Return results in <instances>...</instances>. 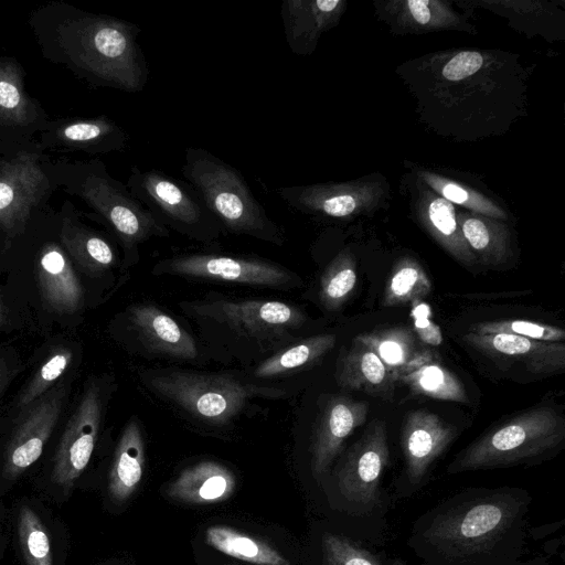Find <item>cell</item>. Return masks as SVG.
I'll list each match as a JSON object with an SVG mask.
<instances>
[{
    "label": "cell",
    "mask_w": 565,
    "mask_h": 565,
    "mask_svg": "<svg viewBox=\"0 0 565 565\" xmlns=\"http://www.w3.org/2000/svg\"><path fill=\"white\" fill-rule=\"evenodd\" d=\"M189 315L200 321L224 327L238 339L260 345V349H282L306 322L296 306L276 300L199 301L188 305Z\"/></svg>",
    "instance_id": "obj_7"
},
{
    "label": "cell",
    "mask_w": 565,
    "mask_h": 565,
    "mask_svg": "<svg viewBox=\"0 0 565 565\" xmlns=\"http://www.w3.org/2000/svg\"><path fill=\"white\" fill-rule=\"evenodd\" d=\"M149 386L192 416L224 424L254 397L277 396L279 390L244 383L217 373L172 371L150 376Z\"/></svg>",
    "instance_id": "obj_6"
},
{
    "label": "cell",
    "mask_w": 565,
    "mask_h": 565,
    "mask_svg": "<svg viewBox=\"0 0 565 565\" xmlns=\"http://www.w3.org/2000/svg\"><path fill=\"white\" fill-rule=\"evenodd\" d=\"M181 171L223 230L282 244L281 228L267 215L236 168L204 148L188 147Z\"/></svg>",
    "instance_id": "obj_4"
},
{
    "label": "cell",
    "mask_w": 565,
    "mask_h": 565,
    "mask_svg": "<svg viewBox=\"0 0 565 565\" xmlns=\"http://www.w3.org/2000/svg\"><path fill=\"white\" fill-rule=\"evenodd\" d=\"M127 132L111 118L99 115L49 121L38 143L42 151H83L89 154L122 151L128 143Z\"/></svg>",
    "instance_id": "obj_15"
},
{
    "label": "cell",
    "mask_w": 565,
    "mask_h": 565,
    "mask_svg": "<svg viewBox=\"0 0 565 565\" xmlns=\"http://www.w3.org/2000/svg\"><path fill=\"white\" fill-rule=\"evenodd\" d=\"M2 377H3V373H2V367H1V365H0V385H1V383H2Z\"/></svg>",
    "instance_id": "obj_43"
},
{
    "label": "cell",
    "mask_w": 565,
    "mask_h": 565,
    "mask_svg": "<svg viewBox=\"0 0 565 565\" xmlns=\"http://www.w3.org/2000/svg\"><path fill=\"white\" fill-rule=\"evenodd\" d=\"M24 70L14 57H0V153L11 158L41 150L38 139L49 117L25 88Z\"/></svg>",
    "instance_id": "obj_10"
},
{
    "label": "cell",
    "mask_w": 565,
    "mask_h": 565,
    "mask_svg": "<svg viewBox=\"0 0 565 565\" xmlns=\"http://www.w3.org/2000/svg\"><path fill=\"white\" fill-rule=\"evenodd\" d=\"M102 401L95 384L86 386L56 448L51 480L68 492L87 467L98 436Z\"/></svg>",
    "instance_id": "obj_14"
},
{
    "label": "cell",
    "mask_w": 565,
    "mask_h": 565,
    "mask_svg": "<svg viewBox=\"0 0 565 565\" xmlns=\"http://www.w3.org/2000/svg\"><path fill=\"white\" fill-rule=\"evenodd\" d=\"M156 273L193 278L280 288L291 285L292 275L285 267L256 257L221 254H189L160 262Z\"/></svg>",
    "instance_id": "obj_12"
},
{
    "label": "cell",
    "mask_w": 565,
    "mask_h": 565,
    "mask_svg": "<svg viewBox=\"0 0 565 565\" xmlns=\"http://www.w3.org/2000/svg\"><path fill=\"white\" fill-rule=\"evenodd\" d=\"M64 396V387H56L20 423L6 451L3 473L7 478H17L40 458L61 415Z\"/></svg>",
    "instance_id": "obj_16"
},
{
    "label": "cell",
    "mask_w": 565,
    "mask_h": 565,
    "mask_svg": "<svg viewBox=\"0 0 565 565\" xmlns=\"http://www.w3.org/2000/svg\"><path fill=\"white\" fill-rule=\"evenodd\" d=\"M72 360L73 352L68 348L52 351L22 392L19 407L29 406L42 396L65 373Z\"/></svg>",
    "instance_id": "obj_35"
},
{
    "label": "cell",
    "mask_w": 565,
    "mask_h": 565,
    "mask_svg": "<svg viewBox=\"0 0 565 565\" xmlns=\"http://www.w3.org/2000/svg\"><path fill=\"white\" fill-rule=\"evenodd\" d=\"M457 430L438 415L426 409L409 413L402 430L404 456L403 484L396 494L406 498L424 486L436 459L455 439Z\"/></svg>",
    "instance_id": "obj_13"
},
{
    "label": "cell",
    "mask_w": 565,
    "mask_h": 565,
    "mask_svg": "<svg viewBox=\"0 0 565 565\" xmlns=\"http://www.w3.org/2000/svg\"><path fill=\"white\" fill-rule=\"evenodd\" d=\"M356 284L354 258L349 253L339 254L326 268L320 280L319 297L328 310L339 309Z\"/></svg>",
    "instance_id": "obj_32"
},
{
    "label": "cell",
    "mask_w": 565,
    "mask_h": 565,
    "mask_svg": "<svg viewBox=\"0 0 565 565\" xmlns=\"http://www.w3.org/2000/svg\"><path fill=\"white\" fill-rule=\"evenodd\" d=\"M128 317L141 342L152 352L180 360L198 356L193 338L157 306L132 305Z\"/></svg>",
    "instance_id": "obj_20"
},
{
    "label": "cell",
    "mask_w": 565,
    "mask_h": 565,
    "mask_svg": "<svg viewBox=\"0 0 565 565\" xmlns=\"http://www.w3.org/2000/svg\"><path fill=\"white\" fill-rule=\"evenodd\" d=\"M471 332L509 333L544 342H564L565 340V331L558 327L521 319L482 322L472 327Z\"/></svg>",
    "instance_id": "obj_36"
},
{
    "label": "cell",
    "mask_w": 565,
    "mask_h": 565,
    "mask_svg": "<svg viewBox=\"0 0 565 565\" xmlns=\"http://www.w3.org/2000/svg\"><path fill=\"white\" fill-rule=\"evenodd\" d=\"M145 466V444L137 419L125 426L109 471L108 491L116 502H124L139 486Z\"/></svg>",
    "instance_id": "obj_25"
},
{
    "label": "cell",
    "mask_w": 565,
    "mask_h": 565,
    "mask_svg": "<svg viewBox=\"0 0 565 565\" xmlns=\"http://www.w3.org/2000/svg\"><path fill=\"white\" fill-rule=\"evenodd\" d=\"M337 380L345 390L362 391L385 399L393 396L396 382L375 352L355 338L341 359Z\"/></svg>",
    "instance_id": "obj_23"
},
{
    "label": "cell",
    "mask_w": 565,
    "mask_h": 565,
    "mask_svg": "<svg viewBox=\"0 0 565 565\" xmlns=\"http://www.w3.org/2000/svg\"><path fill=\"white\" fill-rule=\"evenodd\" d=\"M396 381L405 384L416 395L460 403L468 401L461 381L436 361L428 350H422Z\"/></svg>",
    "instance_id": "obj_26"
},
{
    "label": "cell",
    "mask_w": 565,
    "mask_h": 565,
    "mask_svg": "<svg viewBox=\"0 0 565 565\" xmlns=\"http://www.w3.org/2000/svg\"><path fill=\"white\" fill-rule=\"evenodd\" d=\"M55 188L42 150L0 157V232L7 243L24 234Z\"/></svg>",
    "instance_id": "obj_9"
},
{
    "label": "cell",
    "mask_w": 565,
    "mask_h": 565,
    "mask_svg": "<svg viewBox=\"0 0 565 565\" xmlns=\"http://www.w3.org/2000/svg\"><path fill=\"white\" fill-rule=\"evenodd\" d=\"M367 405L344 396L331 397L315 425L310 454L311 471L322 477L340 454L348 437L366 419Z\"/></svg>",
    "instance_id": "obj_17"
},
{
    "label": "cell",
    "mask_w": 565,
    "mask_h": 565,
    "mask_svg": "<svg viewBox=\"0 0 565 565\" xmlns=\"http://www.w3.org/2000/svg\"><path fill=\"white\" fill-rule=\"evenodd\" d=\"M29 25L46 60L93 87L125 93L145 88L149 67L138 24L54 1L35 9Z\"/></svg>",
    "instance_id": "obj_2"
},
{
    "label": "cell",
    "mask_w": 565,
    "mask_h": 565,
    "mask_svg": "<svg viewBox=\"0 0 565 565\" xmlns=\"http://www.w3.org/2000/svg\"><path fill=\"white\" fill-rule=\"evenodd\" d=\"M428 218L434 234L446 249L459 262L472 265L476 257L458 226L452 204L441 198L433 200L428 207Z\"/></svg>",
    "instance_id": "obj_31"
},
{
    "label": "cell",
    "mask_w": 565,
    "mask_h": 565,
    "mask_svg": "<svg viewBox=\"0 0 565 565\" xmlns=\"http://www.w3.org/2000/svg\"><path fill=\"white\" fill-rule=\"evenodd\" d=\"M127 186L166 227L199 239L214 238L223 230L185 180L157 169L141 170L134 166Z\"/></svg>",
    "instance_id": "obj_8"
},
{
    "label": "cell",
    "mask_w": 565,
    "mask_h": 565,
    "mask_svg": "<svg viewBox=\"0 0 565 565\" xmlns=\"http://www.w3.org/2000/svg\"><path fill=\"white\" fill-rule=\"evenodd\" d=\"M18 533L26 565H52L47 532L36 513L28 505L20 510Z\"/></svg>",
    "instance_id": "obj_33"
},
{
    "label": "cell",
    "mask_w": 565,
    "mask_h": 565,
    "mask_svg": "<svg viewBox=\"0 0 565 565\" xmlns=\"http://www.w3.org/2000/svg\"><path fill=\"white\" fill-rule=\"evenodd\" d=\"M35 269L43 303L60 315H72L83 305L82 284L61 244L45 242L38 250Z\"/></svg>",
    "instance_id": "obj_18"
},
{
    "label": "cell",
    "mask_w": 565,
    "mask_h": 565,
    "mask_svg": "<svg viewBox=\"0 0 565 565\" xmlns=\"http://www.w3.org/2000/svg\"><path fill=\"white\" fill-rule=\"evenodd\" d=\"M205 543L214 550L255 565H290L278 551L260 539L225 525L205 530Z\"/></svg>",
    "instance_id": "obj_27"
},
{
    "label": "cell",
    "mask_w": 565,
    "mask_h": 565,
    "mask_svg": "<svg viewBox=\"0 0 565 565\" xmlns=\"http://www.w3.org/2000/svg\"><path fill=\"white\" fill-rule=\"evenodd\" d=\"M531 503L516 487L467 488L418 516L407 545L422 565H548L532 546Z\"/></svg>",
    "instance_id": "obj_1"
},
{
    "label": "cell",
    "mask_w": 565,
    "mask_h": 565,
    "mask_svg": "<svg viewBox=\"0 0 565 565\" xmlns=\"http://www.w3.org/2000/svg\"><path fill=\"white\" fill-rule=\"evenodd\" d=\"M355 339L375 352L395 380L422 351L412 330L405 327L363 333Z\"/></svg>",
    "instance_id": "obj_28"
},
{
    "label": "cell",
    "mask_w": 565,
    "mask_h": 565,
    "mask_svg": "<svg viewBox=\"0 0 565 565\" xmlns=\"http://www.w3.org/2000/svg\"><path fill=\"white\" fill-rule=\"evenodd\" d=\"M7 323V310L4 303L0 297V328Z\"/></svg>",
    "instance_id": "obj_42"
},
{
    "label": "cell",
    "mask_w": 565,
    "mask_h": 565,
    "mask_svg": "<svg viewBox=\"0 0 565 565\" xmlns=\"http://www.w3.org/2000/svg\"><path fill=\"white\" fill-rule=\"evenodd\" d=\"M58 237L71 260L88 274H100L115 265L116 256L110 243L74 218L64 205Z\"/></svg>",
    "instance_id": "obj_24"
},
{
    "label": "cell",
    "mask_w": 565,
    "mask_h": 565,
    "mask_svg": "<svg viewBox=\"0 0 565 565\" xmlns=\"http://www.w3.org/2000/svg\"><path fill=\"white\" fill-rule=\"evenodd\" d=\"M463 340L492 358L519 361L534 374H551L565 366L564 342H544L509 333L478 334L471 331Z\"/></svg>",
    "instance_id": "obj_19"
},
{
    "label": "cell",
    "mask_w": 565,
    "mask_h": 565,
    "mask_svg": "<svg viewBox=\"0 0 565 565\" xmlns=\"http://www.w3.org/2000/svg\"><path fill=\"white\" fill-rule=\"evenodd\" d=\"M388 461L386 428L375 420L348 449L334 472L338 492L349 508L362 513L377 504Z\"/></svg>",
    "instance_id": "obj_11"
},
{
    "label": "cell",
    "mask_w": 565,
    "mask_h": 565,
    "mask_svg": "<svg viewBox=\"0 0 565 565\" xmlns=\"http://www.w3.org/2000/svg\"><path fill=\"white\" fill-rule=\"evenodd\" d=\"M565 420L552 407L521 413L476 439L448 466V473L531 465L564 441Z\"/></svg>",
    "instance_id": "obj_5"
},
{
    "label": "cell",
    "mask_w": 565,
    "mask_h": 565,
    "mask_svg": "<svg viewBox=\"0 0 565 565\" xmlns=\"http://www.w3.org/2000/svg\"><path fill=\"white\" fill-rule=\"evenodd\" d=\"M429 4L430 2L426 0H411L407 2L413 19L420 24H426L430 20Z\"/></svg>",
    "instance_id": "obj_41"
},
{
    "label": "cell",
    "mask_w": 565,
    "mask_h": 565,
    "mask_svg": "<svg viewBox=\"0 0 565 565\" xmlns=\"http://www.w3.org/2000/svg\"><path fill=\"white\" fill-rule=\"evenodd\" d=\"M431 183L438 189V191H440L445 200L458 204L470 205L475 209L486 211L487 213L491 214L487 209L483 207V205L476 203V200L470 196V193L461 186L452 182H444L440 180L431 181Z\"/></svg>",
    "instance_id": "obj_40"
},
{
    "label": "cell",
    "mask_w": 565,
    "mask_h": 565,
    "mask_svg": "<svg viewBox=\"0 0 565 565\" xmlns=\"http://www.w3.org/2000/svg\"><path fill=\"white\" fill-rule=\"evenodd\" d=\"M461 233L471 253L476 252L486 264H499L505 258V242L503 235L494 231L478 217H467L462 221ZM473 254V253H472Z\"/></svg>",
    "instance_id": "obj_34"
},
{
    "label": "cell",
    "mask_w": 565,
    "mask_h": 565,
    "mask_svg": "<svg viewBox=\"0 0 565 565\" xmlns=\"http://www.w3.org/2000/svg\"><path fill=\"white\" fill-rule=\"evenodd\" d=\"M233 472L216 461H202L184 469L167 487V495L188 504H214L235 491Z\"/></svg>",
    "instance_id": "obj_21"
},
{
    "label": "cell",
    "mask_w": 565,
    "mask_h": 565,
    "mask_svg": "<svg viewBox=\"0 0 565 565\" xmlns=\"http://www.w3.org/2000/svg\"><path fill=\"white\" fill-rule=\"evenodd\" d=\"M483 64L478 52L465 51L456 54L443 68V75L449 81H460L477 73Z\"/></svg>",
    "instance_id": "obj_38"
},
{
    "label": "cell",
    "mask_w": 565,
    "mask_h": 565,
    "mask_svg": "<svg viewBox=\"0 0 565 565\" xmlns=\"http://www.w3.org/2000/svg\"><path fill=\"white\" fill-rule=\"evenodd\" d=\"M414 329L418 338L425 343L438 345L443 337L439 327L431 319V311L427 303L419 301L412 305Z\"/></svg>",
    "instance_id": "obj_39"
},
{
    "label": "cell",
    "mask_w": 565,
    "mask_h": 565,
    "mask_svg": "<svg viewBox=\"0 0 565 565\" xmlns=\"http://www.w3.org/2000/svg\"><path fill=\"white\" fill-rule=\"evenodd\" d=\"M46 170L55 184L81 198L109 226L127 252L151 237H167L166 227L122 182L113 178L98 159L57 161L45 159Z\"/></svg>",
    "instance_id": "obj_3"
},
{
    "label": "cell",
    "mask_w": 565,
    "mask_h": 565,
    "mask_svg": "<svg viewBox=\"0 0 565 565\" xmlns=\"http://www.w3.org/2000/svg\"><path fill=\"white\" fill-rule=\"evenodd\" d=\"M431 281L423 267L411 258L399 260L393 268L383 296V306L414 305L431 291Z\"/></svg>",
    "instance_id": "obj_30"
},
{
    "label": "cell",
    "mask_w": 565,
    "mask_h": 565,
    "mask_svg": "<svg viewBox=\"0 0 565 565\" xmlns=\"http://www.w3.org/2000/svg\"><path fill=\"white\" fill-rule=\"evenodd\" d=\"M339 0H284L280 15L286 42L292 53L310 54L319 33L338 10Z\"/></svg>",
    "instance_id": "obj_22"
},
{
    "label": "cell",
    "mask_w": 565,
    "mask_h": 565,
    "mask_svg": "<svg viewBox=\"0 0 565 565\" xmlns=\"http://www.w3.org/2000/svg\"><path fill=\"white\" fill-rule=\"evenodd\" d=\"M335 344L333 334H319L278 350L262 362L254 374L257 377H274L291 373L321 359Z\"/></svg>",
    "instance_id": "obj_29"
},
{
    "label": "cell",
    "mask_w": 565,
    "mask_h": 565,
    "mask_svg": "<svg viewBox=\"0 0 565 565\" xmlns=\"http://www.w3.org/2000/svg\"><path fill=\"white\" fill-rule=\"evenodd\" d=\"M323 556L326 565H384L350 539L333 533L323 536Z\"/></svg>",
    "instance_id": "obj_37"
}]
</instances>
